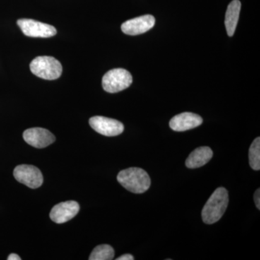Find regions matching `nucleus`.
I'll return each mask as SVG.
<instances>
[{"mask_svg": "<svg viewBox=\"0 0 260 260\" xmlns=\"http://www.w3.org/2000/svg\"><path fill=\"white\" fill-rule=\"evenodd\" d=\"M254 202H255L256 207L260 210V189H256L255 194L254 196Z\"/></svg>", "mask_w": 260, "mask_h": 260, "instance_id": "obj_16", "label": "nucleus"}, {"mask_svg": "<svg viewBox=\"0 0 260 260\" xmlns=\"http://www.w3.org/2000/svg\"><path fill=\"white\" fill-rule=\"evenodd\" d=\"M15 179L31 189H37L42 185L44 178L41 171L31 165H20L15 167Z\"/></svg>", "mask_w": 260, "mask_h": 260, "instance_id": "obj_6", "label": "nucleus"}, {"mask_svg": "<svg viewBox=\"0 0 260 260\" xmlns=\"http://www.w3.org/2000/svg\"><path fill=\"white\" fill-rule=\"evenodd\" d=\"M17 23L26 37L49 38L54 37L56 34V29L52 25L32 19H20L17 21Z\"/></svg>", "mask_w": 260, "mask_h": 260, "instance_id": "obj_5", "label": "nucleus"}, {"mask_svg": "<svg viewBox=\"0 0 260 260\" xmlns=\"http://www.w3.org/2000/svg\"><path fill=\"white\" fill-rule=\"evenodd\" d=\"M213 150L209 147H200L191 152L186 160V167L189 169H198L203 167L213 158Z\"/></svg>", "mask_w": 260, "mask_h": 260, "instance_id": "obj_12", "label": "nucleus"}, {"mask_svg": "<svg viewBox=\"0 0 260 260\" xmlns=\"http://www.w3.org/2000/svg\"><path fill=\"white\" fill-rule=\"evenodd\" d=\"M30 71L32 74L44 80L58 79L62 73V66L52 56H38L30 62Z\"/></svg>", "mask_w": 260, "mask_h": 260, "instance_id": "obj_3", "label": "nucleus"}, {"mask_svg": "<svg viewBox=\"0 0 260 260\" xmlns=\"http://www.w3.org/2000/svg\"><path fill=\"white\" fill-rule=\"evenodd\" d=\"M89 124L98 133L107 137L117 136L121 134L124 129L120 121L104 116H93L90 118Z\"/></svg>", "mask_w": 260, "mask_h": 260, "instance_id": "obj_7", "label": "nucleus"}, {"mask_svg": "<svg viewBox=\"0 0 260 260\" xmlns=\"http://www.w3.org/2000/svg\"><path fill=\"white\" fill-rule=\"evenodd\" d=\"M23 139L34 148H44L52 144L55 141V137L49 130L34 127L24 132Z\"/></svg>", "mask_w": 260, "mask_h": 260, "instance_id": "obj_8", "label": "nucleus"}, {"mask_svg": "<svg viewBox=\"0 0 260 260\" xmlns=\"http://www.w3.org/2000/svg\"><path fill=\"white\" fill-rule=\"evenodd\" d=\"M229 202V193L225 188L215 189L202 211L203 222L206 224L218 222L226 210Z\"/></svg>", "mask_w": 260, "mask_h": 260, "instance_id": "obj_1", "label": "nucleus"}, {"mask_svg": "<svg viewBox=\"0 0 260 260\" xmlns=\"http://www.w3.org/2000/svg\"><path fill=\"white\" fill-rule=\"evenodd\" d=\"M241 6L242 4L239 0H233L228 6L225 13V25L229 37H233L235 32L240 15Z\"/></svg>", "mask_w": 260, "mask_h": 260, "instance_id": "obj_13", "label": "nucleus"}, {"mask_svg": "<svg viewBox=\"0 0 260 260\" xmlns=\"http://www.w3.org/2000/svg\"><path fill=\"white\" fill-rule=\"evenodd\" d=\"M80 210V205L77 202H63L56 205L51 210L50 218L56 223H64L74 218Z\"/></svg>", "mask_w": 260, "mask_h": 260, "instance_id": "obj_10", "label": "nucleus"}, {"mask_svg": "<svg viewBox=\"0 0 260 260\" xmlns=\"http://www.w3.org/2000/svg\"><path fill=\"white\" fill-rule=\"evenodd\" d=\"M203 121V118L198 114L184 112L174 116L169 122V126L174 131L184 132L198 127Z\"/></svg>", "mask_w": 260, "mask_h": 260, "instance_id": "obj_11", "label": "nucleus"}, {"mask_svg": "<svg viewBox=\"0 0 260 260\" xmlns=\"http://www.w3.org/2000/svg\"><path fill=\"white\" fill-rule=\"evenodd\" d=\"M249 164L255 171L260 169V138H256L251 145L249 151Z\"/></svg>", "mask_w": 260, "mask_h": 260, "instance_id": "obj_15", "label": "nucleus"}, {"mask_svg": "<svg viewBox=\"0 0 260 260\" xmlns=\"http://www.w3.org/2000/svg\"><path fill=\"white\" fill-rule=\"evenodd\" d=\"M117 180L126 189L135 194L145 192L151 184L148 173L135 167L121 171L118 174Z\"/></svg>", "mask_w": 260, "mask_h": 260, "instance_id": "obj_2", "label": "nucleus"}, {"mask_svg": "<svg viewBox=\"0 0 260 260\" xmlns=\"http://www.w3.org/2000/svg\"><path fill=\"white\" fill-rule=\"evenodd\" d=\"M114 250L110 245L97 246L90 254V260H111L114 259Z\"/></svg>", "mask_w": 260, "mask_h": 260, "instance_id": "obj_14", "label": "nucleus"}, {"mask_svg": "<svg viewBox=\"0 0 260 260\" xmlns=\"http://www.w3.org/2000/svg\"><path fill=\"white\" fill-rule=\"evenodd\" d=\"M155 19L153 15H145L131 19L121 25V30L129 36H137L148 31L155 25Z\"/></svg>", "mask_w": 260, "mask_h": 260, "instance_id": "obj_9", "label": "nucleus"}, {"mask_svg": "<svg viewBox=\"0 0 260 260\" xmlns=\"http://www.w3.org/2000/svg\"><path fill=\"white\" fill-rule=\"evenodd\" d=\"M133 83V77L127 70L117 68L107 72L103 77V88L110 93H118L129 88Z\"/></svg>", "mask_w": 260, "mask_h": 260, "instance_id": "obj_4", "label": "nucleus"}, {"mask_svg": "<svg viewBox=\"0 0 260 260\" xmlns=\"http://www.w3.org/2000/svg\"><path fill=\"white\" fill-rule=\"evenodd\" d=\"M8 260H20L21 259V258L18 255V254H10L9 256L8 257Z\"/></svg>", "mask_w": 260, "mask_h": 260, "instance_id": "obj_18", "label": "nucleus"}, {"mask_svg": "<svg viewBox=\"0 0 260 260\" xmlns=\"http://www.w3.org/2000/svg\"><path fill=\"white\" fill-rule=\"evenodd\" d=\"M134 259V256L132 255V254H124V255H121L118 257L116 260H133Z\"/></svg>", "mask_w": 260, "mask_h": 260, "instance_id": "obj_17", "label": "nucleus"}]
</instances>
